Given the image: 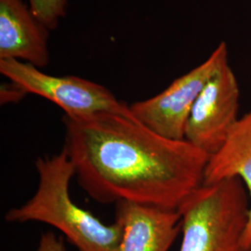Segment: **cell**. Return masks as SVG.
<instances>
[{"instance_id":"1","label":"cell","mask_w":251,"mask_h":251,"mask_svg":"<svg viewBox=\"0 0 251 251\" xmlns=\"http://www.w3.org/2000/svg\"><path fill=\"white\" fill-rule=\"evenodd\" d=\"M75 177L101 204L127 201L178 209L203 185L209 155L186 140L152 131L135 117H63Z\"/></svg>"},{"instance_id":"2","label":"cell","mask_w":251,"mask_h":251,"mask_svg":"<svg viewBox=\"0 0 251 251\" xmlns=\"http://www.w3.org/2000/svg\"><path fill=\"white\" fill-rule=\"evenodd\" d=\"M36 169L38 184L35 195L23 206L9 209L5 220L50 225L77 251H118L121 225L116 221L106 225L73 201L70 182L75 170L65 148L51 156L38 157Z\"/></svg>"},{"instance_id":"3","label":"cell","mask_w":251,"mask_h":251,"mask_svg":"<svg viewBox=\"0 0 251 251\" xmlns=\"http://www.w3.org/2000/svg\"><path fill=\"white\" fill-rule=\"evenodd\" d=\"M239 179L203 184L178 210L182 239L179 251H251L244 243L250 200Z\"/></svg>"},{"instance_id":"4","label":"cell","mask_w":251,"mask_h":251,"mask_svg":"<svg viewBox=\"0 0 251 251\" xmlns=\"http://www.w3.org/2000/svg\"><path fill=\"white\" fill-rule=\"evenodd\" d=\"M0 73L26 94L40 96L62 108L66 117L84 118L100 113L133 117L129 105L92 81L74 75H49L17 60H0Z\"/></svg>"},{"instance_id":"5","label":"cell","mask_w":251,"mask_h":251,"mask_svg":"<svg viewBox=\"0 0 251 251\" xmlns=\"http://www.w3.org/2000/svg\"><path fill=\"white\" fill-rule=\"evenodd\" d=\"M228 63L222 42L206 61L175 79L161 93L129 105L133 117L152 131L172 140H184L190 113L216 73Z\"/></svg>"},{"instance_id":"6","label":"cell","mask_w":251,"mask_h":251,"mask_svg":"<svg viewBox=\"0 0 251 251\" xmlns=\"http://www.w3.org/2000/svg\"><path fill=\"white\" fill-rule=\"evenodd\" d=\"M239 86L229 63L208 81L190 113L185 138L209 156L225 144L238 121Z\"/></svg>"},{"instance_id":"7","label":"cell","mask_w":251,"mask_h":251,"mask_svg":"<svg viewBox=\"0 0 251 251\" xmlns=\"http://www.w3.org/2000/svg\"><path fill=\"white\" fill-rule=\"evenodd\" d=\"M115 221L122 228L118 251H169L181 230L178 209L127 201L116 204Z\"/></svg>"},{"instance_id":"8","label":"cell","mask_w":251,"mask_h":251,"mask_svg":"<svg viewBox=\"0 0 251 251\" xmlns=\"http://www.w3.org/2000/svg\"><path fill=\"white\" fill-rule=\"evenodd\" d=\"M49 31L23 0H0V60L44 68L50 63Z\"/></svg>"},{"instance_id":"9","label":"cell","mask_w":251,"mask_h":251,"mask_svg":"<svg viewBox=\"0 0 251 251\" xmlns=\"http://www.w3.org/2000/svg\"><path fill=\"white\" fill-rule=\"evenodd\" d=\"M241 179L250 196L249 219L243 243L251 251V111L239 118L223 146L208 158L203 184Z\"/></svg>"},{"instance_id":"10","label":"cell","mask_w":251,"mask_h":251,"mask_svg":"<svg viewBox=\"0 0 251 251\" xmlns=\"http://www.w3.org/2000/svg\"><path fill=\"white\" fill-rule=\"evenodd\" d=\"M36 18L49 30H54L66 14L68 0H28Z\"/></svg>"},{"instance_id":"11","label":"cell","mask_w":251,"mask_h":251,"mask_svg":"<svg viewBox=\"0 0 251 251\" xmlns=\"http://www.w3.org/2000/svg\"><path fill=\"white\" fill-rule=\"evenodd\" d=\"M36 251H67L63 240L52 232L41 234Z\"/></svg>"},{"instance_id":"12","label":"cell","mask_w":251,"mask_h":251,"mask_svg":"<svg viewBox=\"0 0 251 251\" xmlns=\"http://www.w3.org/2000/svg\"><path fill=\"white\" fill-rule=\"evenodd\" d=\"M12 84V89L11 86L9 88H2L1 89V103H7V102H15L22 99L26 93L20 89L18 86Z\"/></svg>"}]
</instances>
